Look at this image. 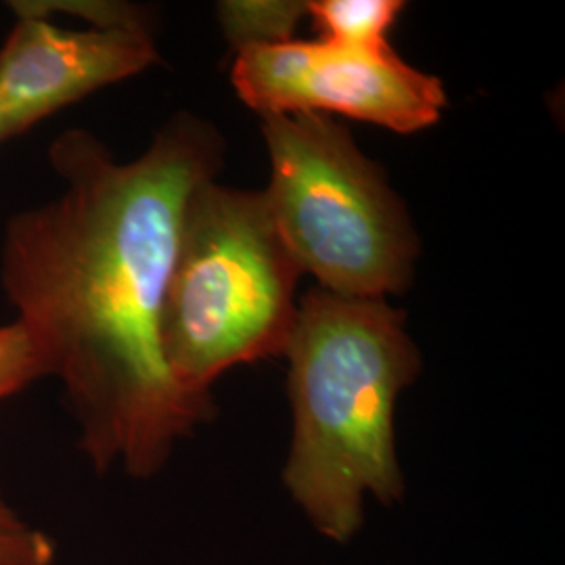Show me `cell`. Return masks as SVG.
I'll return each instance as SVG.
<instances>
[{
    "label": "cell",
    "instance_id": "3957f363",
    "mask_svg": "<svg viewBox=\"0 0 565 565\" xmlns=\"http://www.w3.org/2000/svg\"><path fill=\"white\" fill-rule=\"evenodd\" d=\"M300 277L264 191L198 184L182 210L163 300L162 352L177 384L212 398L226 371L281 359Z\"/></svg>",
    "mask_w": 565,
    "mask_h": 565
},
{
    "label": "cell",
    "instance_id": "5b68a950",
    "mask_svg": "<svg viewBox=\"0 0 565 565\" xmlns=\"http://www.w3.org/2000/svg\"><path fill=\"white\" fill-rule=\"evenodd\" d=\"M231 81L260 118L340 114L401 135L434 126L448 103L443 81L408 65L392 46L366 51L323 39L243 46Z\"/></svg>",
    "mask_w": 565,
    "mask_h": 565
},
{
    "label": "cell",
    "instance_id": "30bf717a",
    "mask_svg": "<svg viewBox=\"0 0 565 565\" xmlns=\"http://www.w3.org/2000/svg\"><path fill=\"white\" fill-rule=\"evenodd\" d=\"M57 559L55 539L32 524L0 488V565H55Z\"/></svg>",
    "mask_w": 565,
    "mask_h": 565
},
{
    "label": "cell",
    "instance_id": "7a4b0ae2",
    "mask_svg": "<svg viewBox=\"0 0 565 565\" xmlns=\"http://www.w3.org/2000/svg\"><path fill=\"white\" fill-rule=\"evenodd\" d=\"M287 396L294 415L281 480L294 505L331 543H350L364 503H403L396 404L422 373L406 315L387 300L310 289L298 300Z\"/></svg>",
    "mask_w": 565,
    "mask_h": 565
},
{
    "label": "cell",
    "instance_id": "52a82bcc",
    "mask_svg": "<svg viewBox=\"0 0 565 565\" xmlns=\"http://www.w3.org/2000/svg\"><path fill=\"white\" fill-rule=\"evenodd\" d=\"M308 18L319 39L352 49H387L390 32L404 11L401 0H310Z\"/></svg>",
    "mask_w": 565,
    "mask_h": 565
},
{
    "label": "cell",
    "instance_id": "9c48e42d",
    "mask_svg": "<svg viewBox=\"0 0 565 565\" xmlns=\"http://www.w3.org/2000/svg\"><path fill=\"white\" fill-rule=\"evenodd\" d=\"M18 18H42L51 20L53 15H70L84 21L86 28H132V30H153L151 15L147 9L130 2L114 0H20L11 2Z\"/></svg>",
    "mask_w": 565,
    "mask_h": 565
},
{
    "label": "cell",
    "instance_id": "8fae6325",
    "mask_svg": "<svg viewBox=\"0 0 565 565\" xmlns=\"http://www.w3.org/2000/svg\"><path fill=\"white\" fill-rule=\"evenodd\" d=\"M49 377L41 350L18 321L0 324V403Z\"/></svg>",
    "mask_w": 565,
    "mask_h": 565
},
{
    "label": "cell",
    "instance_id": "ba28073f",
    "mask_svg": "<svg viewBox=\"0 0 565 565\" xmlns=\"http://www.w3.org/2000/svg\"><path fill=\"white\" fill-rule=\"evenodd\" d=\"M306 15V2L231 0L218 4L221 28L235 51L252 44L294 41L296 25Z\"/></svg>",
    "mask_w": 565,
    "mask_h": 565
},
{
    "label": "cell",
    "instance_id": "7c38bea8",
    "mask_svg": "<svg viewBox=\"0 0 565 565\" xmlns=\"http://www.w3.org/2000/svg\"><path fill=\"white\" fill-rule=\"evenodd\" d=\"M7 141V132H4V120H2V109H0V142Z\"/></svg>",
    "mask_w": 565,
    "mask_h": 565
},
{
    "label": "cell",
    "instance_id": "8992f818",
    "mask_svg": "<svg viewBox=\"0 0 565 565\" xmlns=\"http://www.w3.org/2000/svg\"><path fill=\"white\" fill-rule=\"evenodd\" d=\"M153 30L63 28L18 18L0 46V109L7 141L72 103L158 63Z\"/></svg>",
    "mask_w": 565,
    "mask_h": 565
},
{
    "label": "cell",
    "instance_id": "6da1fadb",
    "mask_svg": "<svg viewBox=\"0 0 565 565\" xmlns=\"http://www.w3.org/2000/svg\"><path fill=\"white\" fill-rule=\"evenodd\" d=\"M223 162L216 126L186 111L128 162L72 128L49 147L60 193L4 226L0 285L99 473L149 480L216 415L172 377L162 312L184 203Z\"/></svg>",
    "mask_w": 565,
    "mask_h": 565
},
{
    "label": "cell",
    "instance_id": "277c9868",
    "mask_svg": "<svg viewBox=\"0 0 565 565\" xmlns=\"http://www.w3.org/2000/svg\"><path fill=\"white\" fill-rule=\"evenodd\" d=\"M270 214L300 270L321 289L361 300L403 294L419 239L384 170L323 114L263 118Z\"/></svg>",
    "mask_w": 565,
    "mask_h": 565
}]
</instances>
